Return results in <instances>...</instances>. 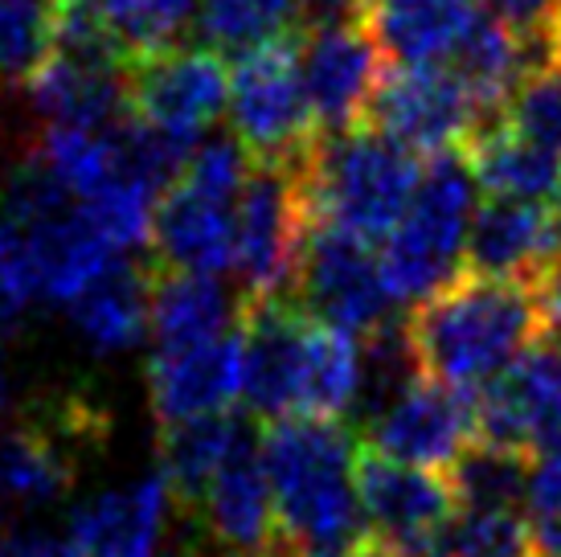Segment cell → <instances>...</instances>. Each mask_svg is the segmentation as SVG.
<instances>
[{
	"instance_id": "cell-1",
	"label": "cell",
	"mask_w": 561,
	"mask_h": 557,
	"mask_svg": "<svg viewBox=\"0 0 561 557\" xmlns=\"http://www.w3.org/2000/svg\"><path fill=\"white\" fill-rule=\"evenodd\" d=\"M360 447L336 418H279L263 431V464L275 488L279 549L296 557H353L365 512L357 496Z\"/></svg>"
},
{
	"instance_id": "cell-2",
	"label": "cell",
	"mask_w": 561,
	"mask_h": 557,
	"mask_svg": "<svg viewBox=\"0 0 561 557\" xmlns=\"http://www.w3.org/2000/svg\"><path fill=\"white\" fill-rule=\"evenodd\" d=\"M405 325L426 373L471 394L508 373L541 341V308L533 287L471 271L410 308Z\"/></svg>"
},
{
	"instance_id": "cell-3",
	"label": "cell",
	"mask_w": 561,
	"mask_h": 557,
	"mask_svg": "<svg viewBox=\"0 0 561 557\" xmlns=\"http://www.w3.org/2000/svg\"><path fill=\"white\" fill-rule=\"evenodd\" d=\"M419 177V156L369 124L324 132L299 160L308 221L341 226L369 242H381L402 221Z\"/></svg>"
},
{
	"instance_id": "cell-4",
	"label": "cell",
	"mask_w": 561,
	"mask_h": 557,
	"mask_svg": "<svg viewBox=\"0 0 561 557\" xmlns=\"http://www.w3.org/2000/svg\"><path fill=\"white\" fill-rule=\"evenodd\" d=\"M480 209V181L468 152L426 156L419 189L381 247V271L398 308H419L468 271V234Z\"/></svg>"
},
{
	"instance_id": "cell-5",
	"label": "cell",
	"mask_w": 561,
	"mask_h": 557,
	"mask_svg": "<svg viewBox=\"0 0 561 557\" xmlns=\"http://www.w3.org/2000/svg\"><path fill=\"white\" fill-rule=\"evenodd\" d=\"M250 164L254 160L238 144V136L202 139L193 148L181 177L157 202L152 250L160 266L197 271V275L234 271L238 197Z\"/></svg>"
},
{
	"instance_id": "cell-6",
	"label": "cell",
	"mask_w": 561,
	"mask_h": 557,
	"mask_svg": "<svg viewBox=\"0 0 561 557\" xmlns=\"http://www.w3.org/2000/svg\"><path fill=\"white\" fill-rule=\"evenodd\" d=\"M230 127L250 160L263 164H299L320 139L304 70L299 37L247 49L230 70Z\"/></svg>"
},
{
	"instance_id": "cell-7",
	"label": "cell",
	"mask_w": 561,
	"mask_h": 557,
	"mask_svg": "<svg viewBox=\"0 0 561 557\" xmlns=\"http://www.w3.org/2000/svg\"><path fill=\"white\" fill-rule=\"evenodd\" d=\"M308 238V202L299 164L254 160L238 197L234 275L242 299H291Z\"/></svg>"
},
{
	"instance_id": "cell-8",
	"label": "cell",
	"mask_w": 561,
	"mask_h": 557,
	"mask_svg": "<svg viewBox=\"0 0 561 557\" xmlns=\"http://www.w3.org/2000/svg\"><path fill=\"white\" fill-rule=\"evenodd\" d=\"M291 299L312 320L353 337H369L374 328L393 320V308H398L381 271V247L324 221H308Z\"/></svg>"
},
{
	"instance_id": "cell-9",
	"label": "cell",
	"mask_w": 561,
	"mask_h": 557,
	"mask_svg": "<svg viewBox=\"0 0 561 557\" xmlns=\"http://www.w3.org/2000/svg\"><path fill=\"white\" fill-rule=\"evenodd\" d=\"M230 111V70L209 46H169L131 58L127 115L193 152Z\"/></svg>"
},
{
	"instance_id": "cell-10",
	"label": "cell",
	"mask_w": 561,
	"mask_h": 557,
	"mask_svg": "<svg viewBox=\"0 0 561 557\" xmlns=\"http://www.w3.org/2000/svg\"><path fill=\"white\" fill-rule=\"evenodd\" d=\"M103 431V418L82 398L25 410L0 439V496L16 509H46L79 480L87 443Z\"/></svg>"
},
{
	"instance_id": "cell-11",
	"label": "cell",
	"mask_w": 561,
	"mask_h": 557,
	"mask_svg": "<svg viewBox=\"0 0 561 557\" xmlns=\"http://www.w3.org/2000/svg\"><path fill=\"white\" fill-rule=\"evenodd\" d=\"M357 496L365 533L410 557H438L459 500L447 471L390 459L374 447L357 455Z\"/></svg>"
},
{
	"instance_id": "cell-12",
	"label": "cell",
	"mask_w": 561,
	"mask_h": 557,
	"mask_svg": "<svg viewBox=\"0 0 561 557\" xmlns=\"http://www.w3.org/2000/svg\"><path fill=\"white\" fill-rule=\"evenodd\" d=\"M365 124L398 139L414 156H438L468 148V139L488 127L476 99L447 62L393 66L381 75Z\"/></svg>"
},
{
	"instance_id": "cell-13",
	"label": "cell",
	"mask_w": 561,
	"mask_h": 557,
	"mask_svg": "<svg viewBox=\"0 0 561 557\" xmlns=\"http://www.w3.org/2000/svg\"><path fill=\"white\" fill-rule=\"evenodd\" d=\"M299 70L316 127L324 136L365 124L369 99L386 75V54L377 46L374 30L365 25V16L312 21L299 33Z\"/></svg>"
},
{
	"instance_id": "cell-14",
	"label": "cell",
	"mask_w": 561,
	"mask_h": 557,
	"mask_svg": "<svg viewBox=\"0 0 561 557\" xmlns=\"http://www.w3.org/2000/svg\"><path fill=\"white\" fill-rule=\"evenodd\" d=\"M365 439H369L365 447L381 451L390 459L447 471L480 439L476 394L426 373L365 427Z\"/></svg>"
},
{
	"instance_id": "cell-15",
	"label": "cell",
	"mask_w": 561,
	"mask_h": 557,
	"mask_svg": "<svg viewBox=\"0 0 561 557\" xmlns=\"http://www.w3.org/2000/svg\"><path fill=\"white\" fill-rule=\"evenodd\" d=\"M480 439L529 455H561V341L533 344L496 382L476 389Z\"/></svg>"
},
{
	"instance_id": "cell-16",
	"label": "cell",
	"mask_w": 561,
	"mask_h": 557,
	"mask_svg": "<svg viewBox=\"0 0 561 557\" xmlns=\"http://www.w3.org/2000/svg\"><path fill=\"white\" fill-rule=\"evenodd\" d=\"M205 537L226 557H275L279 549V512L275 488L263 464V434L250 431L234 455L218 467L202 500L193 504Z\"/></svg>"
},
{
	"instance_id": "cell-17",
	"label": "cell",
	"mask_w": 561,
	"mask_h": 557,
	"mask_svg": "<svg viewBox=\"0 0 561 557\" xmlns=\"http://www.w3.org/2000/svg\"><path fill=\"white\" fill-rule=\"evenodd\" d=\"M308 320L296 299H242V402L263 422L299 414Z\"/></svg>"
},
{
	"instance_id": "cell-18",
	"label": "cell",
	"mask_w": 561,
	"mask_h": 557,
	"mask_svg": "<svg viewBox=\"0 0 561 557\" xmlns=\"http://www.w3.org/2000/svg\"><path fill=\"white\" fill-rule=\"evenodd\" d=\"M148 394L160 427L230 414L242 398V325L218 341L188 349H152Z\"/></svg>"
},
{
	"instance_id": "cell-19",
	"label": "cell",
	"mask_w": 561,
	"mask_h": 557,
	"mask_svg": "<svg viewBox=\"0 0 561 557\" xmlns=\"http://www.w3.org/2000/svg\"><path fill=\"white\" fill-rule=\"evenodd\" d=\"M558 263V226H553V209H546V202L488 197L476 209L468 234L471 275L537 287Z\"/></svg>"
},
{
	"instance_id": "cell-20",
	"label": "cell",
	"mask_w": 561,
	"mask_h": 557,
	"mask_svg": "<svg viewBox=\"0 0 561 557\" xmlns=\"http://www.w3.org/2000/svg\"><path fill=\"white\" fill-rule=\"evenodd\" d=\"M172 500L176 496L164 471H152L131 488L94 496L70 516L62 542L66 557H157Z\"/></svg>"
},
{
	"instance_id": "cell-21",
	"label": "cell",
	"mask_w": 561,
	"mask_h": 557,
	"mask_svg": "<svg viewBox=\"0 0 561 557\" xmlns=\"http://www.w3.org/2000/svg\"><path fill=\"white\" fill-rule=\"evenodd\" d=\"M480 9V0H369L360 16L393 66H431L451 62Z\"/></svg>"
},
{
	"instance_id": "cell-22",
	"label": "cell",
	"mask_w": 561,
	"mask_h": 557,
	"mask_svg": "<svg viewBox=\"0 0 561 557\" xmlns=\"http://www.w3.org/2000/svg\"><path fill=\"white\" fill-rule=\"evenodd\" d=\"M242 325V295H230L218 275L152 266V349H188L218 341Z\"/></svg>"
},
{
	"instance_id": "cell-23",
	"label": "cell",
	"mask_w": 561,
	"mask_h": 557,
	"mask_svg": "<svg viewBox=\"0 0 561 557\" xmlns=\"http://www.w3.org/2000/svg\"><path fill=\"white\" fill-rule=\"evenodd\" d=\"M70 325L94 353H127L144 341L152 316V266L119 259L103 278L66 304Z\"/></svg>"
},
{
	"instance_id": "cell-24",
	"label": "cell",
	"mask_w": 561,
	"mask_h": 557,
	"mask_svg": "<svg viewBox=\"0 0 561 557\" xmlns=\"http://www.w3.org/2000/svg\"><path fill=\"white\" fill-rule=\"evenodd\" d=\"M468 164L488 197L508 202H549L561 189V156L520 136L508 120L480 127L468 139Z\"/></svg>"
},
{
	"instance_id": "cell-25",
	"label": "cell",
	"mask_w": 561,
	"mask_h": 557,
	"mask_svg": "<svg viewBox=\"0 0 561 557\" xmlns=\"http://www.w3.org/2000/svg\"><path fill=\"white\" fill-rule=\"evenodd\" d=\"M254 431L247 418L230 414H205L188 418L176 427H160V471L172 484V496L181 509H193L218 467L234 455V447Z\"/></svg>"
},
{
	"instance_id": "cell-26",
	"label": "cell",
	"mask_w": 561,
	"mask_h": 557,
	"mask_svg": "<svg viewBox=\"0 0 561 557\" xmlns=\"http://www.w3.org/2000/svg\"><path fill=\"white\" fill-rule=\"evenodd\" d=\"M360 394V337L308 320L304 377H299L296 418H336L341 422Z\"/></svg>"
},
{
	"instance_id": "cell-27",
	"label": "cell",
	"mask_w": 561,
	"mask_h": 557,
	"mask_svg": "<svg viewBox=\"0 0 561 557\" xmlns=\"http://www.w3.org/2000/svg\"><path fill=\"white\" fill-rule=\"evenodd\" d=\"M202 0H62V13H79L107 33L127 58L181 46V33Z\"/></svg>"
},
{
	"instance_id": "cell-28",
	"label": "cell",
	"mask_w": 561,
	"mask_h": 557,
	"mask_svg": "<svg viewBox=\"0 0 561 557\" xmlns=\"http://www.w3.org/2000/svg\"><path fill=\"white\" fill-rule=\"evenodd\" d=\"M304 21V0H202L197 30L221 58H238L247 49L271 46L291 37Z\"/></svg>"
},
{
	"instance_id": "cell-29",
	"label": "cell",
	"mask_w": 561,
	"mask_h": 557,
	"mask_svg": "<svg viewBox=\"0 0 561 557\" xmlns=\"http://www.w3.org/2000/svg\"><path fill=\"white\" fill-rule=\"evenodd\" d=\"M62 0H0V91H30L58 46Z\"/></svg>"
},
{
	"instance_id": "cell-30",
	"label": "cell",
	"mask_w": 561,
	"mask_h": 557,
	"mask_svg": "<svg viewBox=\"0 0 561 557\" xmlns=\"http://www.w3.org/2000/svg\"><path fill=\"white\" fill-rule=\"evenodd\" d=\"M529 451L500 447L488 439H476L451 467L447 480L455 488L459 509H520L525 480H529Z\"/></svg>"
},
{
	"instance_id": "cell-31",
	"label": "cell",
	"mask_w": 561,
	"mask_h": 557,
	"mask_svg": "<svg viewBox=\"0 0 561 557\" xmlns=\"http://www.w3.org/2000/svg\"><path fill=\"white\" fill-rule=\"evenodd\" d=\"M438 557H533V533L520 509H459Z\"/></svg>"
},
{
	"instance_id": "cell-32",
	"label": "cell",
	"mask_w": 561,
	"mask_h": 557,
	"mask_svg": "<svg viewBox=\"0 0 561 557\" xmlns=\"http://www.w3.org/2000/svg\"><path fill=\"white\" fill-rule=\"evenodd\" d=\"M504 120L520 136L537 139L541 148L561 156V66H541V70L525 75V82L508 99Z\"/></svg>"
},
{
	"instance_id": "cell-33",
	"label": "cell",
	"mask_w": 561,
	"mask_h": 557,
	"mask_svg": "<svg viewBox=\"0 0 561 557\" xmlns=\"http://www.w3.org/2000/svg\"><path fill=\"white\" fill-rule=\"evenodd\" d=\"M520 512L529 521L533 554H561V455H533Z\"/></svg>"
},
{
	"instance_id": "cell-34",
	"label": "cell",
	"mask_w": 561,
	"mask_h": 557,
	"mask_svg": "<svg viewBox=\"0 0 561 557\" xmlns=\"http://www.w3.org/2000/svg\"><path fill=\"white\" fill-rule=\"evenodd\" d=\"M37 295L30 238L16 221H0V328H13L16 316L30 308Z\"/></svg>"
},
{
	"instance_id": "cell-35",
	"label": "cell",
	"mask_w": 561,
	"mask_h": 557,
	"mask_svg": "<svg viewBox=\"0 0 561 557\" xmlns=\"http://www.w3.org/2000/svg\"><path fill=\"white\" fill-rule=\"evenodd\" d=\"M500 21H508L520 37H546L558 0H483Z\"/></svg>"
},
{
	"instance_id": "cell-36",
	"label": "cell",
	"mask_w": 561,
	"mask_h": 557,
	"mask_svg": "<svg viewBox=\"0 0 561 557\" xmlns=\"http://www.w3.org/2000/svg\"><path fill=\"white\" fill-rule=\"evenodd\" d=\"M369 0H304V16L312 21H344V16H360Z\"/></svg>"
},
{
	"instance_id": "cell-37",
	"label": "cell",
	"mask_w": 561,
	"mask_h": 557,
	"mask_svg": "<svg viewBox=\"0 0 561 557\" xmlns=\"http://www.w3.org/2000/svg\"><path fill=\"white\" fill-rule=\"evenodd\" d=\"M0 557H66L62 542H46V537H9L0 542Z\"/></svg>"
},
{
	"instance_id": "cell-38",
	"label": "cell",
	"mask_w": 561,
	"mask_h": 557,
	"mask_svg": "<svg viewBox=\"0 0 561 557\" xmlns=\"http://www.w3.org/2000/svg\"><path fill=\"white\" fill-rule=\"evenodd\" d=\"M353 557H410V554H402V549H390V545L374 542V537H365V542H360V549Z\"/></svg>"
},
{
	"instance_id": "cell-39",
	"label": "cell",
	"mask_w": 561,
	"mask_h": 557,
	"mask_svg": "<svg viewBox=\"0 0 561 557\" xmlns=\"http://www.w3.org/2000/svg\"><path fill=\"white\" fill-rule=\"evenodd\" d=\"M549 49H553V66H561V0H558L553 21H549Z\"/></svg>"
},
{
	"instance_id": "cell-40",
	"label": "cell",
	"mask_w": 561,
	"mask_h": 557,
	"mask_svg": "<svg viewBox=\"0 0 561 557\" xmlns=\"http://www.w3.org/2000/svg\"><path fill=\"white\" fill-rule=\"evenodd\" d=\"M553 226H558V254H561V189L558 197H553Z\"/></svg>"
},
{
	"instance_id": "cell-41",
	"label": "cell",
	"mask_w": 561,
	"mask_h": 557,
	"mask_svg": "<svg viewBox=\"0 0 561 557\" xmlns=\"http://www.w3.org/2000/svg\"><path fill=\"white\" fill-rule=\"evenodd\" d=\"M0 410H4V377H0Z\"/></svg>"
},
{
	"instance_id": "cell-42",
	"label": "cell",
	"mask_w": 561,
	"mask_h": 557,
	"mask_svg": "<svg viewBox=\"0 0 561 557\" xmlns=\"http://www.w3.org/2000/svg\"><path fill=\"white\" fill-rule=\"evenodd\" d=\"M533 557H561V554H533Z\"/></svg>"
},
{
	"instance_id": "cell-43",
	"label": "cell",
	"mask_w": 561,
	"mask_h": 557,
	"mask_svg": "<svg viewBox=\"0 0 561 557\" xmlns=\"http://www.w3.org/2000/svg\"><path fill=\"white\" fill-rule=\"evenodd\" d=\"M4 332H9V328H0V337H4Z\"/></svg>"
}]
</instances>
